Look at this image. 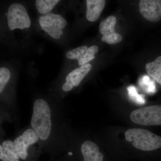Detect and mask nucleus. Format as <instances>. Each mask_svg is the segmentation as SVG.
Returning <instances> with one entry per match:
<instances>
[{
    "instance_id": "4",
    "label": "nucleus",
    "mask_w": 161,
    "mask_h": 161,
    "mask_svg": "<svg viewBox=\"0 0 161 161\" xmlns=\"http://www.w3.org/2000/svg\"><path fill=\"white\" fill-rule=\"evenodd\" d=\"M7 15L8 25L11 31L29 28L31 22L26 8L19 3H13L9 6Z\"/></svg>"
},
{
    "instance_id": "10",
    "label": "nucleus",
    "mask_w": 161,
    "mask_h": 161,
    "mask_svg": "<svg viewBox=\"0 0 161 161\" xmlns=\"http://www.w3.org/2000/svg\"><path fill=\"white\" fill-rule=\"evenodd\" d=\"M106 2L104 0H87V19L91 22L97 21L103 11Z\"/></svg>"
},
{
    "instance_id": "11",
    "label": "nucleus",
    "mask_w": 161,
    "mask_h": 161,
    "mask_svg": "<svg viewBox=\"0 0 161 161\" xmlns=\"http://www.w3.org/2000/svg\"><path fill=\"white\" fill-rule=\"evenodd\" d=\"M14 143L11 141L3 142L0 146V159L3 161H19Z\"/></svg>"
},
{
    "instance_id": "12",
    "label": "nucleus",
    "mask_w": 161,
    "mask_h": 161,
    "mask_svg": "<svg viewBox=\"0 0 161 161\" xmlns=\"http://www.w3.org/2000/svg\"><path fill=\"white\" fill-rule=\"evenodd\" d=\"M92 69V64L87 63L73 70L66 76V81L73 84L74 86H78Z\"/></svg>"
},
{
    "instance_id": "18",
    "label": "nucleus",
    "mask_w": 161,
    "mask_h": 161,
    "mask_svg": "<svg viewBox=\"0 0 161 161\" xmlns=\"http://www.w3.org/2000/svg\"><path fill=\"white\" fill-rule=\"evenodd\" d=\"M10 78V73L6 67L0 68V93L3 92Z\"/></svg>"
},
{
    "instance_id": "9",
    "label": "nucleus",
    "mask_w": 161,
    "mask_h": 161,
    "mask_svg": "<svg viewBox=\"0 0 161 161\" xmlns=\"http://www.w3.org/2000/svg\"><path fill=\"white\" fill-rule=\"evenodd\" d=\"M83 161H103V155L99 151V147L90 141L85 142L81 146Z\"/></svg>"
},
{
    "instance_id": "14",
    "label": "nucleus",
    "mask_w": 161,
    "mask_h": 161,
    "mask_svg": "<svg viewBox=\"0 0 161 161\" xmlns=\"http://www.w3.org/2000/svg\"><path fill=\"white\" fill-rule=\"evenodd\" d=\"M59 2V0H36V8L40 14L44 15L49 14Z\"/></svg>"
},
{
    "instance_id": "5",
    "label": "nucleus",
    "mask_w": 161,
    "mask_h": 161,
    "mask_svg": "<svg viewBox=\"0 0 161 161\" xmlns=\"http://www.w3.org/2000/svg\"><path fill=\"white\" fill-rule=\"evenodd\" d=\"M39 22L42 30L48 35L53 33L58 36L63 34L62 29L67 25V22L60 15L49 13L41 16Z\"/></svg>"
},
{
    "instance_id": "19",
    "label": "nucleus",
    "mask_w": 161,
    "mask_h": 161,
    "mask_svg": "<svg viewBox=\"0 0 161 161\" xmlns=\"http://www.w3.org/2000/svg\"><path fill=\"white\" fill-rule=\"evenodd\" d=\"M142 80V82H141V84H143V86L144 87L146 86V91H147V93H154L156 92V86L154 81H152L150 80V78L148 76H144L143 77Z\"/></svg>"
},
{
    "instance_id": "7",
    "label": "nucleus",
    "mask_w": 161,
    "mask_h": 161,
    "mask_svg": "<svg viewBox=\"0 0 161 161\" xmlns=\"http://www.w3.org/2000/svg\"><path fill=\"white\" fill-rule=\"evenodd\" d=\"M39 136L34 130L29 129L14 140L15 147L20 158L26 159L28 155L27 150L31 145L36 143L39 140Z\"/></svg>"
},
{
    "instance_id": "17",
    "label": "nucleus",
    "mask_w": 161,
    "mask_h": 161,
    "mask_svg": "<svg viewBox=\"0 0 161 161\" xmlns=\"http://www.w3.org/2000/svg\"><path fill=\"white\" fill-rule=\"evenodd\" d=\"M127 90L128 91V95L133 101L140 105H143L145 103L146 101L144 98V95L137 94L135 87L133 86H130L127 88Z\"/></svg>"
},
{
    "instance_id": "6",
    "label": "nucleus",
    "mask_w": 161,
    "mask_h": 161,
    "mask_svg": "<svg viewBox=\"0 0 161 161\" xmlns=\"http://www.w3.org/2000/svg\"><path fill=\"white\" fill-rule=\"evenodd\" d=\"M116 23V19L114 16H110L101 22L99 32L102 35L101 40L103 42L110 44H114L122 41V36L115 32V31Z\"/></svg>"
},
{
    "instance_id": "3",
    "label": "nucleus",
    "mask_w": 161,
    "mask_h": 161,
    "mask_svg": "<svg viewBox=\"0 0 161 161\" xmlns=\"http://www.w3.org/2000/svg\"><path fill=\"white\" fill-rule=\"evenodd\" d=\"M130 118L134 123L142 125H161V106H150L134 110Z\"/></svg>"
},
{
    "instance_id": "20",
    "label": "nucleus",
    "mask_w": 161,
    "mask_h": 161,
    "mask_svg": "<svg viewBox=\"0 0 161 161\" xmlns=\"http://www.w3.org/2000/svg\"><path fill=\"white\" fill-rule=\"evenodd\" d=\"M74 87V86L73 85V84L66 81V82L64 84L63 86H62V89L64 92H69L72 90Z\"/></svg>"
},
{
    "instance_id": "2",
    "label": "nucleus",
    "mask_w": 161,
    "mask_h": 161,
    "mask_svg": "<svg viewBox=\"0 0 161 161\" xmlns=\"http://www.w3.org/2000/svg\"><path fill=\"white\" fill-rule=\"evenodd\" d=\"M127 141L136 149L149 151L161 147V137L143 129H131L125 132Z\"/></svg>"
},
{
    "instance_id": "16",
    "label": "nucleus",
    "mask_w": 161,
    "mask_h": 161,
    "mask_svg": "<svg viewBox=\"0 0 161 161\" xmlns=\"http://www.w3.org/2000/svg\"><path fill=\"white\" fill-rule=\"evenodd\" d=\"M98 50V47L95 45H93L89 47L83 58L80 60H78L79 65L80 66H82L86 64L87 62H89L91 60H93L94 58H95V55L97 53Z\"/></svg>"
},
{
    "instance_id": "13",
    "label": "nucleus",
    "mask_w": 161,
    "mask_h": 161,
    "mask_svg": "<svg viewBox=\"0 0 161 161\" xmlns=\"http://www.w3.org/2000/svg\"><path fill=\"white\" fill-rule=\"evenodd\" d=\"M145 68L149 76L161 86V56L154 61L147 63Z\"/></svg>"
},
{
    "instance_id": "8",
    "label": "nucleus",
    "mask_w": 161,
    "mask_h": 161,
    "mask_svg": "<svg viewBox=\"0 0 161 161\" xmlns=\"http://www.w3.org/2000/svg\"><path fill=\"white\" fill-rule=\"evenodd\" d=\"M140 12L146 19L157 22L161 19V0H141Z\"/></svg>"
},
{
    "instance_id": "15",
    "label": "nucleus",
    "mask_w": 161,
    "mask_h": 161,
    "mask_svg": "<svg viewBox=\"0 0 161 161\" xmlns=\"http://www.w3.org/2000/svg\"><path fill=\"white\" fill-rule=\"evenodd\" d=\"M88 48L87 46H82L74 48L66 53V57L72 60H80L83 58Z\"/></svg>"
},
{
    "instance_id": "1",
    "label": "nucleus",
    "mask_w": 161,
    "mask_h": 161,
    "mask_svg": "<svg viewBox=\"0 0 161 161\" xmlns=\"http://www.w3.org/2000/svg\"><path fill=\"white\" fill-rule=\"evenodd\" d=\"M31 124L41 140L48 138L52 129L51 110L48 104L43 99L35 101Z\"/></svg>"
}]
</instances>
